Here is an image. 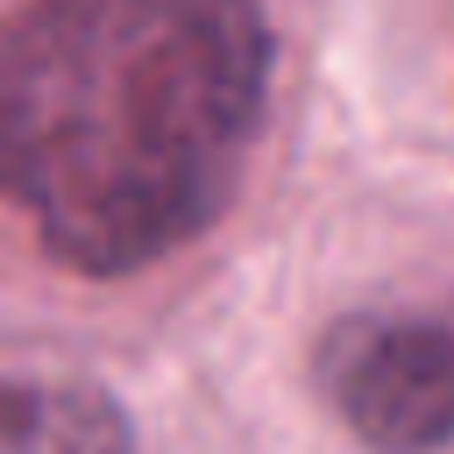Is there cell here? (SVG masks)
Listing matches in <instances>:
<instances>
[{
    "label": "cell",
    "mask_w": 454,
    "mask_h": 454,
    "mask_svg": "<svg viewBox=\"0 0 454 454\" xmlns=\"http://www.w3.org/2000/svg\"><path fill=\"white\" fill-rule=\"evenodd\" d=\"M262 0H21L0 14V199L78 277H135L241 192L270 114Z\"/></svg>",
    "instance_id": "obj_1"
},
{
    "label": "cell",
    "mask_w": 454,
    "mask_h": 454,
    "mask_svg": "<svg viewBox=\"0 0 454 454\" xmlns=\"http://www.w3.org/2000/svg\"><path fill=\"white\" fill-rule=\"evenodd\" d=\"M312 376L369 454H454V291L333 319Z\"/></svg>",
    "instance_id": "obj_2"
},
{
    "label": "cell",
    "mask_w": 454,
    "mask_h": 454,
    "mask_svg": "<svg viewBox=\"0 0 454 454\" xmlns=\"http://www.w3.org/2000/svg\"><path fill=\"white\" fill-rule=\"evenodd\" d=\"M0 454H135V419L85 376H0Z\"/></svg>",
    "instance_id": "obj_3"
}]
</instances>
